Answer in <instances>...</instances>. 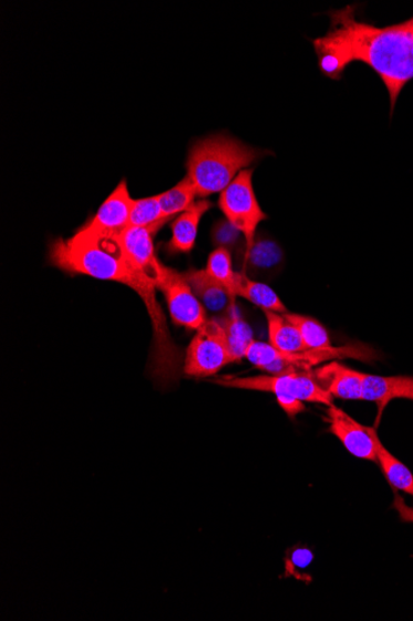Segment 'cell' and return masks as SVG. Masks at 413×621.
Listing matches in <instances>:
<instances>
[{
  "mask_svg": "<svg viewBox=\"0 0 413 621\" xmlns=\"http://www.w3.org/2000/svg\"><path fill=\"white\" fill-rule=\"evenodd\" d=\"M133 203L128 184L122 181L104 200L97 214L76 233L75 237L94 242H113L128 227Z\"/></svg>",
  "mask_w": 413,
  "mask_h": 621,
  "instance_id": "obj_7",
  "label": "cell"
},
{
  "mask_svg": "<svg viewBox=\"0 0 413 621\" xmlns=\"http://www.w3.org/2000/svg\"><path fill=\"white\" fill-rule=\"evenodd\" d=\"M169 220L163 215L158 195L134 200L128 227H163Z\"/></svg>",
  "mask_w": 413,
  "mask_h": 621,
  "instance_id": "obj_23",
  "label": "cell"
},
{
  "mask_svg": "<svg viewBox=\"0 0 413 621\" xmlns=\"http://www.w3.org/2000/svg\"><path fill=\"white\" fill-rule=\"evenodd\" d=\"M211 206L214 204L209 200H199L173 221V236L167 245L168 252H172V254H189L194 250L200 220Z\"/></svg>",
  "mask_w": 413,
  "mask_h": 621,
  "instance_id": "obj_13",
  "label": "cell"
},
{
  "mask_svg": "<svg viewBox=\"0 0 413 621\" xmlns=\"http://www.w3.org/2000/svg\"><path fill=\"white\" fill-rule=\"evenodd\" d=\"M215 384L224 387L249 389V391L270 393L278 404L288 398H299L302 403L319 404L330 407L333 397L317 384L312 370L285 375H261L251 377L225 376Z\"/></svg>",
  "mask_w": 413,
  "mask_h": 621,
  "instance_id": "obj_4",
  "label": "cell"
},
{
  "mask_svg": "<svg viewBox=\"0 0 413 621\" xmlns=\"http://www.w3.org/2000/svg\"><path fill=\"white\" fill-rule=\"evenodd\" d=\"M283 317L298 328L307 349H323L332 346L330 334L319 320L295 313H286Z\"/></svg>",
  "mask_w": 413,
  "mask_h": 621,
  "instance_id": "obj_22",
  "label": "cell"
},
{
  "mask_svg": "<svg viewBox=\"0 0 413 621\" xmlns=\"http://www.w3.org/2000/svg\"><path fill=\"white\" fill-rule=\"evenodd\" d=\"M399 398L413 401V376L364 375L363 401L373 403L378 407L375 428L379 427L389 404Z\"/></svg>",
  "mask_w": 413,
  "mask_h": 621,
  "instance_id": "obj_12",
  "label": "cell"
},
{
  "mask_svg": "<svg viewBox=\"0 0 413 621\" xmlns=\"http://www.w3.org/2000/svg\"><path fill=\"white\" fill-rule=\"evenodd\" d=\"M282 261V251L270 240H256L248 258L242 266L241 273H246L250 266L258 271H270L277 268Z\"/></svg>",
  "mask_w": 413,
  "mask_h": 621,
  "instance_id": "obj_24",
  "label": "cell"
},
{
  "mask_svg": "<svg viewBox=\"0 0 413 621\" xmlns=\"http://www.w3.org/2000/svg\"><path fill=\"white\" fill-rule=\"evenodd\" d=\"M218 205L229 224L240 231L246 240L245 262L256 244L259 225L268 216L259 205L252 186V170L242 171L224 192L220 193Z\"/></svg>",
  "mask_w": 413,
  "mask_h": 621,
  "instance_id": "obj_5",
  "label": "cell"
},
{
  "mask_svg": "<svg viewBox=\"0 0 413 621\" xmlns=\"http://www.w3.org/2000/svg\"><path fill=\"white\" fill-rule=\"evenodd\" d=\"M236 294L237 297L245 298L257 305L262 312L289 313L277 292L267 286V284L252 281L246 273L237 272Z\"/></svg>",
  "mask_w": 413,
  "mask_h": 621,
  "instance_id": "obj_16",
  "label": "cell"
},
{
  "mask_svg": "<svg viewBox=\"0 0 413 621\" xmlns=\"http://www.w3.org/2000/svg\"><path fill=\"white\" fill-rule=\"evenodd\" d=\"M227 335L236 363L245 359L249 345L254 342L249 325L240 318L236 304H230L227 315L218 319Z\"/></svg>",
  "mask_w": 413,
  "mask_h": 621,
  "instance_id": "obj_19",
  "label": "cell"
},
{
  "mask_svg": "<svg viewBox=\"0 0 413 621\" xmlns=\"http://www.w3.org/2000/svg\"><path fill=\"white\" fill-rule=\"evenodd\" d=\"M330 17L328 33L313 41L321 71L339 80L353 62H364L384 82L393 113L401 91L413 80V18L379 28L359 22L353 7Z\"/></svg>",
  "mask_w": 413,
  "mask_h": 621,
  "instance_id": "obj_1",
  "label": "cell"
},
{
  "mask_svg": "<svg viewBox=\"0 0 413 621\" xmlns=\"http://www.w3.org/2000/svg\"><path fill=\"white\" fill-rule=\"evenodd\" d=\"M324 420L330 425L331 434L341 440L352 456L375 461L378 465L373 427L360 425L358 420L334 405L328 407Z\"/></svg>",
  "mask_w": 413,
  "mask_h": 621,
  "instance_id": "obj_10",
  "label": "cell"
},
{
  "mask_svg": "<svg viewBox=\"0 0 413 621\" xmlns=\"http://www.w3.org/2000/svg\"><path fill=\"white\" fill-rule=\"evenodd\" d=\"M267 154L229 134H211L190 145L186 176L197 196L205 198L224 192L242 171Z\"/></svg>",
  "mask_w": 413,
  "mask_h": 621,
  "instance_id": "obj_2",
  "label": "cell"
},
{
  "mask_svg": "<svg viewBox=\"0 0 413 621\" xmlns=\"http://www.w3.org/2000/svg\"><path fill=\"white\" fill-rule=\"evenodd\" d=\"M241 233L235 226L228 223V221H219V223L214 228V240L219 247H225L228 250L230 246H235L239 240Z\"/></svg>",
  "mask_w": 413,
  "mask_h": 621,
  "instance_id": "obj_25",
  "label": "cell"
},
{
  "mask_svg": "<svg viewBox=\"0 0 413 621\" xmlns=\"http://www.w3.org/2000/svg\"><path fill=\"white\" fill-rule=\"evenodd\" d=\"M109 242L59 238L51 245L50 262L63 272L75 273L100 281L125 284L136 293L154 284L152 281L135 277L126 267L118 247L107 248Z\"/></svg>",
  "mask_w": 413,
  "mask_h": 621,
  "instance_id": "obj_3",
  "label": "cell"
},
{
  "mask_svg": "<svg viewBox=\"0 0 413 621\" xmlns=\"http://www.w3.org/2000/svg\"><path fill=\"white\" fill-rule=\"evenodd\" d=\"M231 363H236V359L224 326L218 319L207 320L188 346L185 374L193 377L214 376Z\"/></svg>",
  "mask_w": 413,
  "mask_h": 621,
  "instance_id": "obj_6",
  "label": "cell"
},
{
  "mask_svg": "<svg viewBox=\"0 0 413 621\" xmlns=\"http://www.w3.org/2000/svg\"><path fill=\"white\" fill-rule=\"evenodd\" d=\"M363 373L338 362L312 368V376L327 394L344 401H363Z\"/></svg>",
  "mask_w": 413,
  "mask_h": 621,
  "instance_id": "obj_11",
  "label": "cell"
},
{
  "mask_svg": "<svg viewBox=\"0 0 413 621\" xmlns=\"http://www.w3.org/2000/svg\"><path fill=\"white\" fill-rule=\"evenodd\" d=\"M185 278L194 289L197 298L210 312H221L230 304H236L229 297L227 289L208 276L206 269H193L184 273Z\"/></svg>",
  "mask_w": 413,
  "mask_h": 621,
  "instance_id": "obj_14",
  "label": "cell"
},
{
  "mask_svg": "<svg viewBox=\"0 0 413 621\" xmlns=\"http://www.w3.org/2000/svg\"><path fill=\"white\" fill-rule=\"evenodd\" d=\"M268 322L269 344L283 354H299L307 349L298 328L283 314L264 312Z\"/></svg>",
  "mask_w": 413,
  "mask_h": 621,
  "instance_id": "obj_15",
  "label": "cell"
},
{
  "mask_svg": "<svg viewBox=\"0 0 413 621\" xmlns=\"http://www.w3.org/2000/svg\"><path fill=\"white\" fill-rule=\"evenodd\" d=\"M246 359L259 370L270 375L301 373L289 362H286L282 353L275 349L270 344L254 340L249 345Z\"/></svg>",
  "mask_w": 413,
  "mask_h": 621,
  "instance_id": "obj_18",
  "label": "cell"
},
{
  "mask_svg": "<svg viewBox=\"0 0 413 621\" xmlns=\"http://www.w3.org/2000/svg\"><path fill=\"white\" fill-rule=\"evenodd\" d=\"M157 289L163 292L169 317L176 325L198 330L207 322L205 305L190 288L184 273L165 266Z\"/></svg>",
  "mask_w": 413,
  "mask_h": 621,
  "instance_id": "obj_8",
  "label": "cell"
},
{
  "mask_svg": "<svg viewBox=\"0 0 413 621\" xmlns=\"http://www.w3.org/2000/svg\"><path fill=\"white\" fill-rule=\"evenodd\" d=\"M197 193L195 186L190 183L189 179L185 176L169 191L158 194L163 215L165 218L172 221L176 215H182L190 206L196 203Z\"/></svg>",
  "mask_w": 413,
  "mask_h": 621,
  "instance_id": "obj_20",
  "label": "cell"
},
{
  "mask_svg": "<svg viewBox=\"0 0 413 621\" xmlns=\"http://www.w3.org/2000/svg\"><path fill=\"white\" fill-rule=\"evenodd\" d=\"M378 428L373 427V437L375 441L378 465L389 481L390 486L395 490H400L413 497V474L411 470L399 460L394 455L381 444L378 436Z\"/></svg>",
  "mask_w": 413,
  "mask_h": 621,
  "instance_id": "obj_17",
  "label": "cell"
},
{
  "mask_svg": "<svg viewBox=\"0 0 413 621\" xmlns=\"http://www.w3.org/2000/svg\"><path fill=\"white\" fill-rule=\"evenodd\" d=\"M161 227H126L113 242L118 247L126 267L155 283L161 281L165 265L155 254L154 237Z\"/></svg>",
  "mask_w": 413,
  "mask_h": 621,
  "instance_id": "obj_9",
  "label": "cell"
},
{
  "mask_svg": "<svg viewBox=\"0 0 413 621\" xmlns=\"http://www.w3.org/2000/svg\"><path fill=\"white\" fill-rule=\"evenodd\" d=\"M206 272L208 276L224 286L233 302H236L237 272L233 269L229 250L218 247L208 257Z\"/></svg>",
  "mask_w": 413,
  "mask_h": 621,
  "instance_id": "obj_21",
  "label": "cell"
}]
</instances>
